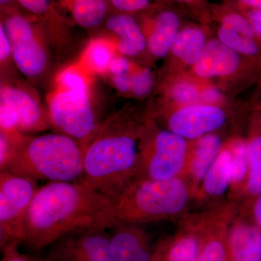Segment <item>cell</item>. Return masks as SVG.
I'll return each mask as SVG.
<instances>
[{
  "label": "cell",
  "instance_id": "obj_20",
  "mask_svg": "<svg viewBox=\"0 0 261 261\" xmlns=\"http://www.w3.org/2000/svg\"><path fill=\"white\" fill-rule=\"evenodd\" d=\"M108 29L119 38L118 49L126 56H136L147 46V39L135 19L129 15H117L108 20Z\"/></svg>",
  "mask_w": 261,
  "mask_h": 261
},
{
  "label": "cell",
  "instance_id": "obj_10",
  "mask_svg": "<svg viewBox=\"0 0 261 261\" xmlns=\"http://www.w3.org/2000/svg\"><path fill=\"white\" fill-rule=\"evenodd\" d=\"M54 244L49 257L54 261H114L110 233L103 228L74 231Z\"/></svg>",
  "mask_w": 261,
  "mask_h": 261
},
{
  "label": "cell",
  "instance_id": "obj_5",
  "mask_svg": "<svg viewBox=\"0 0 261 261\" xmlns=\"http://www.w3.org/2000/svg\"><path fill=\"white\" fill-rule=\"evenodd\" d=\"M192 142L169 129L143 126L135 178L169 180L184 178Z\"/></svg>",
  "mask_w": 261,
  "mask_h": 261
},
{
  "label": "cell",
  "instance_id": "obj_24",
  "mask_svg": "<svg viewBox=\"0 0 261 261\" xmlns=\"http://www.w3.org/2000/svg\"><path fill=\"white\" fill-rule=\"evenodd\" d=\"M105 0H74L73 15L80 27L93 28L102 21L106 14Z\"/></svg>",
  "mask_w": 261,
  "mask_h": 261
},
{
  "label": "cell",
  "instance_id": "obj_2",
  "mask_svg": "<svg viewBox=\"0 0 261 261\" xmlns=\"http://www.w3.org/2000/svg\"><path fill=\"white\" fill-rule=\"evenodd\" d=\"M142 128L117 116L99 125L84 147L82 181L111 199L135 177Z\"/></svg>",
  "mask_w": 261,
  "mask_h": 261
},
{
  "label": "cell",
  "instance_id": "obj_37",
  "mask_svg": "<svg viewBox=\"0 0 261 261\" xmlns=\"http://www.w3.org/2000/svg\"><path fill=\"white\" fill-rule=\"evenodd\" d=\"M244 4L252 7L257 10H261V0H241Z\"/></svg>",
  "mask_w": 261,
  "mask_h": 261
},
{
  "label": "cell",
  "instance_id": "obj_19",
  "mask_svg": "<svg viewBox=\"0 0 261 261\" xmlns=\"http://www.w3.org/2000/svg\"><path fill=\"white\" fill-rule=\"evenodd\" d=\"M246 140L250 172L246 194L242 204L261 193V111L252 115Z\"/></svg>",
  "mask_w": 261,
  "mask_h": 261
},
{
  "label": "cell",
  "instance_id": "obj_3",
  "mask_svg": "<svg viewBox=\"0 0 261 261\" xmlns=\"http://www.w3.org/2000/svg\"><path fill=\"white\" fill-rule=\"evenodd\" d=\"M109 200L116 221L143 224L183 219L194 201V194L185 178H135Z\"/></svg>",
  "mask_w": 261,
  "mask_h": 261
},
{
  "label": "cell",
  "instance_id": "obj_41",
  "mask_svg": "<svg viewBox=\"0 0 261 261\" xmlns=\"http://www.w3.org/2000/svg\"><path fill=\"white\" fill-rule=\"evenodd\" d=\"M228 261H231V259L229 258V260H228Z\"/></svg>",
  "mask_w": 261,
  "mask_h": 261
},
{
  "label": "cell",
  "instance_id": "obj_1",
  "mask_svg": "<svg viewBox=\"0 0 261 261\" xmlns=\"http://www.w3.org/2000/svg\"><path fill=\"white\" fill-rule=\"evenodd\" d=\"M116 222L106 195L82 182H48L39 187L22 226V243L34 250L87 228L107 229Z\"/></svg>",
  "mask_w": 261,
  "mask_h": 261
},
{
  "label": "cell",
  "instance_id": "obj_27",
  "mask_svg": "<svg viewBox=\"0 0 261 261\" xmlns=\"http://www.w3.org/2000/svg\"><path fill=\"white\" fill-rule=\"evenodd\" d=\"M153 75L149 68L142 69L130 76V91L137 97L147 95L153 87Z\"/></svg>",
  "mask_w": 261,
  "mask_h": 261
},
{
  "label": "cell",
  "instance_id": "obj_22",
  "mask_svg": "<svg viewBox=\"0 0 261 261\" xmlns=\"http://www.w3.org/2000/svg\"><path fill=\"white\" fill-rule=\"evenodd\" d=\"M179 25V19L173 12H163L158 17L153 30L147 39V47L154 57L163 58L171 51L180 32Z\"/></svg>",
  "mask_w": 261,
  "mask_h": 261
},
{
  "label": "cell",
  "instance_id": "obj_16",
  "mask_svg": "<svg viewBox=\"0 0 261 261\" xmlns=\"http://www.w3.org/2000/svg\"><path fill=\"white\" fill-rule=\"evenodd\" d=\"M219 39L238 54L250 58L260 54L261 38L249 20L242 15L229 14L224 17L220 27Z\"/></svg>",
  "mask_w": 261,
  "mask_h": 261
},
{
  "label": "cell",
  "instance_id": "obj_13",
  "mask_svg": "<svg viewBox=\"0 0 261 261\" xmlns=\"http://www.w3.org/2000/svg\"><path fill=\"white\" fill-rule=\"evenodd\" d=\"M232 171L231 140L225 142L216 156L194 198L200 205L219 203L229 190Z\"/></svg>",
  "mask_w": 261,
  "mask_h": 261
},
{
  "label": "cell",
  "instance_id": "obj_33",
  "mask_svg": "<svg viewBox=\"0 0 261 261\" xmlns=\"http://www.w3.org/2000/svg\"><path fill=\"white\" fill-rule=\"evenodd\" d=\"M11 55V44L4 25L0 27V59L4 61Z\"/></svg>",
  "mask_w": 261,
  "mask_h": 261
},
{
  "label": "cell",
  "instance_id": "obj_12",
  "mask_svg": "<svg viewBox=\"0 0 261 261\" xmlns=\"http://www.w3.org/2000/svg\"><path fill=\"white\" fill-rule=\"evenodd\" d=\"M110 229V247L113 260L154 261L159 259L152 250L148 233L142 224L116 221Z\"/></svg>",
  "mask_w": 261,
  "mask_h": 261
},
{
  "label": "cell",
  "instance_id": "obj_11",
  "mask_svg": "<svg viewBox=\"0 0 261 261\" xmlns=\"http://www.w3.org/2000/svg\"><path fill=\"white\" fill-rule=\"evenodd\" d=\"M226 113L216 105L195 103L181 106L168 118V129L193 142L224 126Z\"/></svg>",
  "mask_w": 261,
  "mask_h": 261
},
{
  "label": "cell",
  "instance_id": "obj_21",
  "mask_svg": "<svg viewBox=\"0 0 261 261\" xmlns=\"http://www.w3.org/2000/svg\"><path fill=\"white\" fill-rule=\"evenodd\" d=\"M231 145L232 171L227 196L230 201L238 203L239 202H243L245 198L250 172L246 139L241 137L233 138L231 140Z\"/></svg>",
  "mask_w": 261,
  "mask_h": 261
},
{
  "label": "cell",
  "instance_id": "obj_39",
  "mask_svg": "<svg viewBox=\"0 0 261 261\" xmlns=\"http://www.w3.org/2000/svg\"><path fill=\"white\" fill-rule=\"evenodd\" d=\"M44 261H54V260H51V259H48V260H44Z\"/></svg>",
  "mask_w": 261,
  "mask_h": 261
},
{
  "label": "cell",
  "instance_id": "obj_30",
  "mask_svg": "<svg viewBox=\"0 0 261 261\" xmlns=\"http://www.w3.org/2000/svg\"><path fill=\"white\" fill-rule=\"evenodd\" d=\"M200 102L205 104H219L222 99L221 92L216 87H208L200 90Z\"/></svg>",
  "mask_w": 261,
  "mask_h": 261
},
{
  "label": "cell",
  "instance_id": "obj_36",
  "mask_svg": "<svg viewBox=\"0 0 261 261\" xmlns=\"http://www.w3.org/2000/svg\"><path fill=\"white\" fill-rule=\"evenodd\" d=\"M248 20L257 35L261 38V10H254L250 12L248 14Z\"/></svg>",
  "mask_w": 261,
  "mask_h": 261
},
{
  "label": "cell",
  "instance_id": "obj_9",
  "mask_svg": "<svg viewBox=\"0 0 261 261\" xmlns=\"http://www.w3.org/2000/svg\"><path fill=\"white\" fill-rule=\"evenodd\" d=\"M4 27L17 68L28 77L40 75L47 65V57L32 25L23 17L14 15L7 20Z\"/></svg>",
  "mask_w": 261,
  "mask_h": 261
},
{
  "label": "cell",
  "instance_id": "obj_35",
  "mask_svg": "<svg viewBox=\"0 0 261 261\" xmlns=\"http://www.w3.org/2000/svg\"><path fill=\"white\" fill-rule=\"evenodd\" d=\"M113 82L115 87L120 92L126 93L130 91V75L128 73L113 75Z\"/></svg>",
  "mask_w": 261,
  "mask_h": 261
},
{
  "label": "cell",
  "instance_id": "obj_28",
  "mask_svg": "<svg viewBox=\"0 0 261 261\" xmlns=\"http://www.w3.org/2000/svg\"><path fill=\"white\" fill-rule=\"evenodd\" d=\"M238 212L261 229V193L252 200L239 206Z\"/></svg>",
  "mask_w": 261,
  "mask_h": 261
},
{
  "label": "cell",
  "instance_id": "obj_14",
  "mask_svg": "<svg viewBox=\"0 0 261 261\" xmlns=\"http://www.w3.org/2000/svg\"><path fill=\"white\" fill-rule=\"evenodd\" d=\"M239 204L233 201L224 202L219 214L207 228L203 243L195 261H228V231L229 225L238 214Z\"/></svg>",
  "mask_w": 261,
  "mask_h": 261
},
{
  "label": "cell",
  "instance_id": "obj_38",
  "mask_svg": "<svg viewBox=\"0 0 261 261\" xmlns=\"http://www.w3.org/2000/svg\"><path fill=\"white\" fill-rule=\"evenodd\" d=\"M9 1H10V0H0V3H1V5H5Z\"/></svg>",
  "mask_w": 261,
  "mask_h": 261
},
{
  "label": "cell",
  "instance_id": "obj_23",
  "mask_svg": "<svg viewBox=\"0 0 261 261\" xmlns=\"http://www.w3.org/2000/svg\"><path fill=\"white\" fill-rule=\"evenodd\" d=\"M206 43L205 34L201 29H185L178 33L171 51L182 63L193 66L200 58Z\"/></svg>",
  "mask_w": 261,
  "mask_h": 261
},
{
  "label": "cell",
  "instance_id": "obj_6",
  "mask_svg": "<svg viewBox=\"0 0 261 261\" xmlns=\"http://www.w3.org/2000/svg\"><path fill=\"white\" fill-rule=\"evenodd\" d=\"M51 124L60 133L81 142L84 147L99 125L89 95L88 87L62 88L49 99Z\"/></svg>",
  "mask_w": 261,
  "mask_h": 261
},
{
  "label": "cell",
  "instance_id": "obj_17",
  "mask_svg": "<svg viewBox=\"0 0 261 261\" xmlns=\"http://www.w3.org/2000/svg\"><path fill=\"white\" fill-rule=\"evenodd\" d=\"M240 55L218 39L208 41L198 61L192 66L197 76L202 79L227 76L238 69Z\"/></svg>",
  "mask_w": 261,
  "mask_h": 261
},
{
  "label": "cell",
  "instance_id": "obj_18",
  "mask_svg": "<svg viewBox=\"0 0 261 261\" xmlns=\"http://www.w3.org/2000/svg\"><path fill=\"white\" fill-rule=\"evenodd\" d=\"M223 145L221 137L214 133L192 142L191 153L184 178L191 187L194 198Z\"/></svg>",
  "mask_w": 261,
  "mask_h": 261
},
{
  "label": "cell",
  "instance_id": "obj_26",
  "mask_svg": "<svg viewBox=\"0 0 261 261\" xmlns=\"http://www.w3.org/2000/svg\"><path fill=\"white\" fill-rule=\"evenodd\" d=\"M171 94L173 100L179 105V107L200 102V89L188 81H181L175 84Z\"/></svg>",
  "mask_w": 261,
  "mask_h": 261
},
{
  "label": "cell",
  "instance_id": "obj_25",
  "mask_svg": "<svg viewBox=\"0 0 261 261\" xmlns=\"http://www.w3.org/2000/svg\"><path fill=\"white\" fill-rule=\"evenodd\" d=\"M87 58L94 69L97 71L104 72L109 70L110 65L115 57L113 56L112 49L107 43L96 41L89 46Z\"/></svg>",
  "mask_w": 261,
  "mask_h": 261
},
{
  "label": "cell",
  "instance_id": "obj_4",
  "mask_svg": "<svg viewBox=\"0 0 261 261\" xmlns=\"http://www.w3.org/2000/svg\"><path fill=\"white\" fill-rule=\"evenodd\" d=\"M84 154L81 142L60 132L25 137L5 171L37 181L80 182Z\"/></svg>",
  "mask_w": 261,
  "mask_h": 261
},
{
  "label": "cell",
  "instance_id": "obj_32",
  "mask_svg": "<svg viewBox=\"0 0 261 261\" xmlns=\"http://www.w3.org/2000/svg\"><path fill=\"white\" fill-rule=\"evenodd\" d=\"M130 68V63L126 58L116 57L113 58L109 70L114 75L126 74L128 73Z\"/></svg>",
  "mask_w": 261,
  "mask_h": 261
},
{
  "label": "cell",
  "instance_id": "obj_34",
  "mask_svg": "<svg viewBox=\"0 0 261 261\" xmlns=\"http://www.w3.org/2000/svg\"><path fill=\"white\" fill-rule=\"evenodd\" d=\"M3 257L2 261H34L32 258L20 253L18 245H11L3 249Z\"/></svg>",
  "mask_w": 261,
  "mask_h": 261
},
{
  "label": "cell",
  "instance_id": "obj_40",
  "mask_svg": "<svg viewBox=\"0 0 261 261\" xmlns=\"http://www.w3.org/2000/svg\"><path fill=\"white\" fill-rule=\"evenodd\" d=\"M181 1H189V0H181Z\"/></svg>",
  "mask_w": 261,
  "mask_h": 261
},
{
  "label": "cell",
  "instance_id": "obj_8",
  "mask_svg": "<svg viewBox=\"0 0 261 261\" xmlns=\"http://www.w3.org/2000/svg\"><path fill=\"white\" fill-rule=\"evenodd\" d=\"M50 123L37 99L16 87H3L0 93L1 132L44 130Z\"/></svg>",
  "mask_w": 261,
  "mask_h": 261
},
{
  "label": "cell",
  "instance_id": "obj_15",
  "mask_svg": "<svg viewBox=\"0 0 261 261\" xmlns=\"http://www.w3.org/2000/svg\"><path fill=\"white\" fill-rule=\"evenodd\" d=\"M228 246L231 261H261V229L238 214L229 225Z\"/></svg>",
  "mask_w": 261,
  "mask_h": 261
},
{
  "label": "cell",
  "instance_id": "obj_7",
  "mask_svg": "<svg viewBox=\"0 0 261 261\" xmlns=\"http://www.w3.org/2000/svg\"><path fill=\"white\" fill-rule=\"evenodd\" d=\"M39 187L37 180L0 171V243L2 250L22 243V226Z\"/></svg>",
  "mask_w": 261,
  "mask_h": 261
},
{
  "label": "cell",
  "instance_id": "obj_29",
  "mask_svg": "<svg viewBox=\"0 0 261 261\" xmlns=\"http://www.w3.org/2000/svg\"><path fill=\"white\" fill-rule=\"evenodd\" d=\"M117 9L122 11H137L147 8L149 0H109Z\"/></svg>",
  "mask_w": 261,
  "mask_h": 261
},
{
  "label": "cell",
  "instance_id": "obj_31",
  "mask_svg": "<svg viewBox=\"0 0 261 261\" xmlns=\"http://www.w3.org/2000/svg\"><path fill=\"white\" fill-rule=\"evenodd\" d=\"M18 1L25 9L35 14H43L49 8L48 0H18Z\"/></svg>",
  "mask_w": 261,
  "mask_h": 261
}]
</instances>
